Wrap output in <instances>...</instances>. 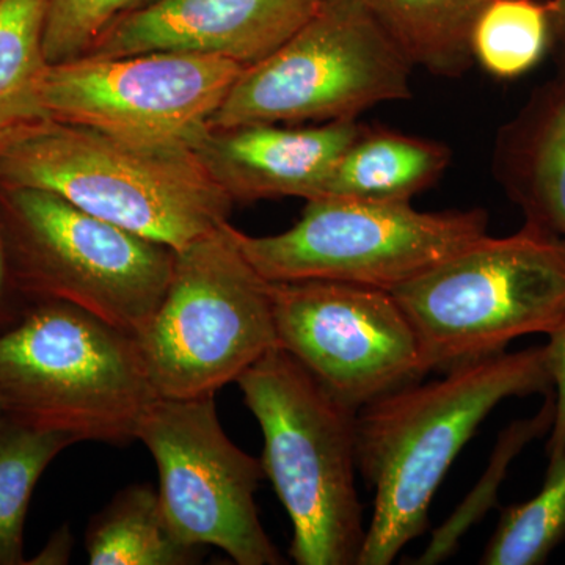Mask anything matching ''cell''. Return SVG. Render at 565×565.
<instances>
[{"instance_id":"obj_1","label":"cell","mask_w":565,"mask_h":565,"mask_svg":"<svg viewBox=\"0 0 565 565\" xmlns=\"http://www.w3.org/2000/svg\"><path fill=\"white\" fill-rule=\"evenodd\" d=\"M552 388L545 349L533 348L456 364L360 408L356 457L374 508L359 565L392 564L426 531L435 492L498 404Z\"/></svg>"},{"instance_id":"obj_2","label":"cell","mask_w":565,"mask_h":565,"mask_svg":"<svg viewBox=\"0 0 565 565\" xmlns=\"http://www.w3.org/2000/svg\"><path fill=\"white\" fill-rule=\"evenodd\" d=\"M0 182L57 193L174 252L228 222L234 204L192 148L132 143L54 120L0 151Z\"/></svg>"},{"instance_id":"obj_3","label":"cell","mask_w":565,"mask_h":565,"mask_svg":"<svg viewBox=\"0 0 565 565\" xmlns=\"http://www.w3.org/2000/svg\"><path fill=\"white\" fill-rule=\"evenodd\" d=\"M236 384L263 430L262 465L292 522L299 565H359L366 527L356 492V414L281 348Z\"/></svg>"},{"instance_id":"obj_4","label":"cell","mask_w":565,"mask_h":565,"mask_svg":"<svg viewBox=\"0 0 565 565\" xmlns=\"http://www.w3.org/2000/svg\"><path fill=\"white\" fill-rule=\"evenodd\" d=\"M156 397L134 334L74 305L33 302L0 333V407L11 422L125 445Z\"/></svg>"},{"instance_id":"obj_5","label":"cell","mask_w":565,"mask_h":565,"mask_svg":"<svg viewBox=\"0 0 565 565\" xmlns=\"http://www.w3.org/2000/svg\"><path fill=\"white\" fill-rule=\"evenodd\" d=\"M429 370L504 352L565 318V239L526 222L505 237L486 234L394 289Z\"/></svg>"},{"instance_id":"obj_6","label":"cell","mask_w":565,"mask_h":565,"mask_svg":"<svg viewBox=\"0 0 565 565\" xmlns=\"http://www.w3.org/2000/svg\"><path fill=\"white\" fill-rule=\"evenodd\" d=\"M11 278L29 303L65 302L137 334L162 302L174 255L57 193L0 182Z\"/></svg>"},{"instance_id":"obj_7","label":"cell","mask_w":565,"mask_h":565,"mask_svg":"<svg viewBox=\"0 0 565 565\" xmlns=\"http://www.w3.org/2000/svg\"><path fill=\"white\" fill-rule=\"evenodd\" d=\"M134 338L152 388L172 399L215 396L280 348L270 281L234 243L232 223L177 252L162 302Z\"/></svg>"},{"instance_id":"obj_8","label":"cell","mask_w":565,"mask_h":565,"mask_svg":"<svg viewBox=\"0 0 565 565\" xmlns=\"http://www.w3.org/2000/svg\"><path fill=\"white\" fill-rule=\"evenodd\" d=\"M414 68L362 0H321L299 31L244 70L207 128L356 120L411 98Z\"/></svg>"},{"instance_id":"obj_9","label":"cell","mask_w":565,"mask_h":565,"mask_svg":"<svg viewBox=\"0 0 565 565\" xmlns=\"http://www.w3.org/2000/svg\"><path fill=\"white\" fill-rule=\"evenodd\" d=\"M482 210L423 212L412 203L308 200L299 222L274 236L232 225L234 243L269 281L327 280L394 289L487 234Z\"/></svg>"},{"instance_id":"obj_10","label":"cell","mask_w":565,"mask_h":565,"mask_svg":"<svg viewBox=\"0 0 565 565\" xmlns=\"http://www.w3.org/2000/svg\"><path fill=\"white\" fill-rule=\"evenodd\" d=\"M136 440L154 457L162 509L182 544L215 546L239 565L285 563L256 511L262 460L230 440L214 396L156 397Z\"/></svg>"},{"instance_id":"obj_11","label":"cell","mask_w":565,"mask_h":565,"mask_svg":"<svg viewBox=\"0 0 565 565\" xmlns=\"http://www.w3.org/2000/svg\"><path fill=\"white\" fill-rule=\"evenodd\" d=\"M245 66L184 52L84 57L50 65L47 117L152 147L192 148Z\"/></svg>"},{"instance_id":"obj_12","label":"cell","mask_w":565,"mask_h":565,"mask_svg":"<svg viewBox=\"0 0 565 565\" xmlns=\"http://www.w3.org/2000/svg\"><path fill=\"white\" fill-rule=\"evenodd\" d=\"M270 292L282 351L353 411L430 371L393 292L327 280L270 281Z\"/></svg>"},{"instance_id":"obj_13","label":"cell","mask_w":565,"mask_h":565,"mask_svg":"<svg viewBox=\"0 0 565 565\" xmlns=\"http://www.w3.org/2000/svg\"><path fill=\"white\" fill-rule=\"evenodd\" d=\"M319 3L321 0H150L115 21L85 55L110 58L184 52L228 58L248 68L299 31Z\"/></svg>"},{"instance_id":"obj_14","label":"cell","mask_w":565,"mask_h":565,"mask_svg":"<svg viewBox=\"0 0 565 565\" xmlns=\"http://www.w3.org/2000/svg\"><path fill=\"white\" fill-rule=\"evenodd\" d=\"M363 128L359 120H343L207 129L193 151L234 203L282 196L308 202Z\"/></svg>"},{"instance_id":"obj_15","label":"cell","mask_w":565,"mask_h":565,"mask_svg":"<svg viewBox=\"0 0 565 565\" xmlns=\"http://www.w3.org/2000/svg\"><path fill=\"white\" fill-rule=\"evenodd\" d=\"M451 158L440 141L364 125L316 199L412 203L444 177Z\"/></svg>"},{"instance_id":"obj_16","label":"cell","mask_w":565,"mask_h":565,"mask_svg":"<svg viewBox=\"0 0 565 565\" xmlns=\"http://www.w3.org/2000/svg\"><path fill=\"white\" fill-rule=\"evenodd\" d=\"M412 65L460 77L473 65L471 31L490 0H362Z\"/></svg>"},{"instance_id":"obj_17","label":"cell","mask_w":565,"mask_h":565,"mask_svg":"<svg viewBox=\"0 0 565 565\" xmlns=\"http://www.w3.org/2000/svg\"><path fill=\"white\" fill-rule=\"evenodd\" d=\"M200 550L177 537L159 493L147 484L115 494L85 533L92 565H188L202 561Z\"/></svg>"},{"instance_id":"obj_18","label":"cell","mask_w":565,"mask_h":565,"mask_svg":"<svg viewBox=\"0 0 565 565\" xmlns=\"http://www.w3.org/2000/svg\"><path fill=\"white\" fill-rule=\"evenodd\" d=\"M47 0H0V151L51 120L44 110Z\"/></svg>"},{"instance_id":"obj_19","label":"cell","mask_w":565,"mask_h":565,"mask_svg":"<svg viewBox=\"0 0 565 565\" xmlns=\"http://www.w3.org/2000/svg\"><path fill=\"white\" fill-rule=\"evenodd\" d=\"M501 166L533 222L565 239V92L550 96L511 147Z\"/></svg>"},{"instance_id":"obj_20","label":"cell","mask_w":565,"mask_h":565,"mask_svg":"<svg viewBox=\"0 0 565 565\" xmlns=\"http://www.w3.org/2000/svg\"><path fill=\"white\" fill-rule=\"evenodd\" d=\"M77 444L65 434L0 424V565L24 564V525L36 482L63 449Z\"/></svg>"},{"instance_id":"obj_21","label":"cell","mask_w":565,"mask_h":565,"mask_svg":"<svg viewBox=\"0 0 565 565\" xmlns=\"http://www.w3.org/2000/svg\"><path fill=\"white\" fill-rule=\"evenodd\" d=\"M550 2L490 0L471 31V55L497 79H515L544 57L552 35Z\"/></svg>"},{"instance_id":"obj_22","label":"cell","mask_w":565,"mask_h":565,"mask_svg":"<svg viewBox=\"0 0 565 565\" xmlns=\"http://www.w3.org/2000/svg\"><path fill=\"white\" fill-rule=\"evenodd\" d=\"M565 541V452L550 459L541 492L505 509L482 564L541 565Z\"/></svg>"},{"instance_id":"obj_23","label":"cell","mask_w":565,"mask_h":565,"mask_svg":"<svg viewBox=\"0 0 565 565\" xmlns=\"http://www.w3.org/2000/svg\"><path fill=\"white\" fill-rule=\"evenodd\" d=\"M150 0H47L43 46L50 65L90 51L115 21Z\"/></svg>"},{"instance_id":"obj_24","label":"cell","mask_w":565,"mask_h":565,"mask_svg":"<svg viewBox=\"0 0 565 565\" xmlns=\"http://www.w3.org/2000/svg\"><path fill=\"white\" fill-rule=\"evenodd\" d=\"M544 349L546 367L555 388L553 423L550 427L546 452H548V459H555L565 452V318L553 332L548 333V343Z\"/></svg>"},{"instance_id":"obj_25","label":"cell","mask_w":565,"mask_h":565,"mask_svg":"<svg viewBox=\"0 0 565 565\" xmlns=\"http://www.w3.org/2000/svg\"><path fill=\"white\" fill-rule=\"evenodd\" d=\"M29 305L31 303L21 296L11 278L2 226H0V333L20 321Z\"/></svg>"},{"instance_id":"obj_26","label":"cell","mask_w":565,"mask_h":565,"mask_svg":"<svg viewBox=\"0 0 565 565\" xmlns=\"http://www.w3.org/2000/svg\"><path fill=\"white\" fill-rule=\"evenodd\" d=\"M552 10V31L565 40V0H548Z\"/></svg>"},{"instance_id":"obj_27","label":"cell","mask_w":565,"mask_h":565,"mask_svg":"<svg viewBox=\"0 0 565 565\" xmlns=\"http://www.w3.org/2000/svg\"><path fill=\"white\" fill-rule=\"evenodd\" d=\"M6 414H3V411H2V407H0V424H2L3 422H6Z\"/></svg>"}]
</instances>
